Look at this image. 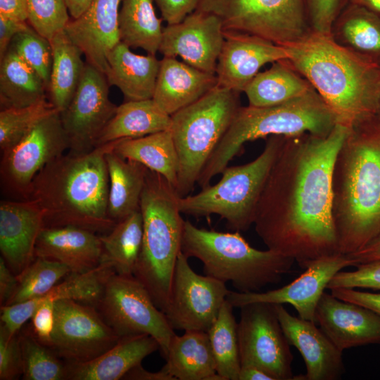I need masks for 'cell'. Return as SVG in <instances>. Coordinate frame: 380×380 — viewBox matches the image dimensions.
Instances as JSON below:
<instances>
[{
  "instance_id": "obj_1",
  "label": "cell",
  "mask_w": 380,
  "mask_h": 380,
  "mask_svg": "<svg viewBox=\"0 0 380 380\" xmlns=\"http://www.w3.org/2000/svg\"><path fill=\"white\" fill-rule=\"evenodd\" d=\"M348 127L285 137L256 207L253 224L267 249L302 268L341 253L332 215V171Z\"/></svg>"
},
{
  "instance_id": "obj_2",
  "label": "cell",
  "mask_w": 380,
  "mask_h": 380,
  "mask_svg": "<svg viewBox=\"0 0 380 380\" xmlns=\"http://www.w3.org/2000/svg\"><path fill=\"white\" fill-rule=\"evenodd\" d=\"M332 215L339 252L350 255L380 234V116L354 120L336 156Z\"/></svg>"
},
{
  "instance_id": "obj_3",
  "label": "cell",
  "mask_w": 380,
  "mask_h": 380,
  "mask_svg": "<svg viewBox=\"0 0 380 380\" xmlns=\"http://www.w3.org/2000/svg\"><path fill=\"white\" fill-rule=\"evenodd\" d=\"M118 141L82 153H64L37 174L26 199L42 210L44 227L74 226L102 234L115 226L108 213L106 155Z\"/></svg>"
},
{
  "instance_id": "obj_4",
  "label": "cell",
  "mask_w": 380,
  "mask_h": 380,
  "mask_svg": "<svg viewBox=\"0 0 380 380\" xmlns=\"http://www.w3.org/2000/svg\"><path fill=\"white\" fill-rule=\"evenodd\" d=\"M288 61L348 127L375 114L380 94V65L337 44L331 34L311 31L286 46Z\"/></svg>"
},
{
  "instance_id": "obj_5",
  "label": "cell",
  "mask_w": 380,
  "mask_h": 380,
  "mask_svg": "<svg viewBox=\"0 0 380 380\" xmlns=\"http://www.w3.org/2000/svg\"><path fill=\"white\" fill-rule=\"evenodd\" d=\"M338 123L336 115L312 89L285 103L269 106H240L226 134L203 167L197 182L201 189L229 165L246 142L272 135L291 137L310 133L326 137Z\"/></svg>"
},
{
  "instance_id": "obj_6",
  "label": "cell",
  "mask_w": 380,
  "mask_h": 380,
  "mask_svg": "<svg viewBox=\"0 0 380 380\" xmlns=\"http://www.w3.org/2000/svg\"><path fill=\"white\" fill-rule=\"evenodd\" d=\"M179 197L165 177L148 169L139 206L143 218L142 246L133 275L163 312L182 251L185 220L178 205Z\"/></svg>"
},
{
  "instance_id": "obj_7",
  "label": "cell",
  "mask_w": 380,
  "mask_h": 380,
  "mask_svg": "<svg viewBox=\"0 0 380 380\" xmlns=\"http://www.w3.org/2000/svg\"><path fill=\"white\" fill-rule=\"evenodd\" d=\"M186 258L203 265L205 275L230 282L239 292H255L279 283L294 260L270 249L252 247L239 232H221L198 228L184 221L182 248Z\"/></svg>"
},
{
  "instance_id": "obj_8",
  "label": "cell",
  "mask_w": 380,
  "mask_h": 380,
  "mask_svg": "<svg viewBox=\"0 0 380 380\" xmlns=\"http://www.w3.org/2000/svg\"><path fill=\"white\" fill-rule=\"evenodd\" d=\"M240 106L239 92L217 85L196 102L171 115L170 130L179 161L175 189L180 197L193 191Z\"/></svg>"
},
{
  "instance_id": "obj_9",
  "label": "cell",
  "mask_w": 380,
  "mask_h": 380,
  "mask_svg": "<svg viewBox=\"0 0 380 380\" xmlns=\"http://www.w3.org/2000/svg\"><path fill=\"white\" fill-rule=\"evenodd\" d=\"M284 138L268 137L255 159L241 165H228L216 184L194 195L179 197L181 213L194 216L217 215L226 220L230 229L247 231L253 224L258 200Z\"/></svg>"
},
{
  "instance_id": "obj_10",
  "label": "cell",
  "mask_w": 380,
  "mask_h": 380,
  "mask_svg": "<svg viewBox=\"0 0 380 380\" xmlns=\"http://www.w3.org/2000/svg\"><path fill=\"white\" fill-rule=\"evenodd\" d=\"M196 9L217 15L224 30L255 35L282 46L312 31L304 0H200Z\"/></svg>"
},
{
  "instance_id": "obj_11",
  "label": "cell",
  "mask_w": 380,
  "mask_h": 380,
  "mask_svg": "<svg viewBox=\"0 0 380 380\" xmlns=\"http://www.w3.org/2000/svg\"><path fill=\"white\" fill-rule=\"evenodd\" d=\"M95 308L120 338L139 334L154 338L165 359L176 334L147 289L134 275L110 274Z\"/></svg>"
},
{
  "instance_id": "obj_12",
  "label": "cell",
  "mask_w": 380,
  "mask_h": 380,
  "mask_svg": "<svg viewBox=\"0 0 380 380\" xmlns=\"http://www.w3.org/2000/svg\"><path fill=\"white\" fill-rule=\"evenodd\" d=\"M237 333L241 366H255L274 380H294L291 344L274 304L252 303L239 308Z\"/></svg>"
},
{
  "instance_id": "obj_13",
  "label": "cell",
  "mask_w": 380,
  "mask_h": 380,
  "mask_svg": "<svg viewBox=\"0 0 380 380\" xmlns=\"http://www.w3.org/2000/svg\"><path fill=\"white\" fill-rule=\"evenodd\" d=\"M229 292L224 282L195 272L181 251L163 313L174 330L207 331Z\"/></svg>"
},
{
  "instance_id": "obj_14",
  "label": "cell",
  "mask_w": 380,
  "mask_h": 380,
  "mask_svg": "<svg viewBox=\"0 0 380 380\" xmlns=\"http://www.w3.org/2000/svg\"><path fill=\"white\" fill-rule=\"evenodd\" d=\"M69 149L60 113L41 120L23 138L1 151V180L11 193L26 199L37 174Z\"/></svg>"
},
{
  "instance_id": "obj_15",
  "label": "cell",
  "mask_w": 380,
  "mask_h": 380,
  "mask_svg": "<svg viewBox=\"0 0 380 380\" xmlns=\"http://www.w3.org/2000/svg\"><path fill=\"white\" fill-rule=\"evenodd\" d=\"M120 338L94 306L72 299L55 302L51 348L66 364L91 360L111 348Z\"/></svg>"
},
{
  "instance_id": "obj_16",
  "label": "cell",
  "mask_w": 380,
  "mask_h": 380,
  "mask_svg": "<svg viewBox=\"0 0 380 380\" xmlns=\"http://www.w3.org/2000/svg\"><path fill=\"white\" fill-rule=\"evenodd\" d=\"M109 87L105 74L86 62L71 101L60 113L69 152L82 153L95 147L97 138L118 106L109 98Z\"/></svg>"
},
{
  "instance_id": "obj_17",
  "label": "cell",
  "mask_w": 380,
  "mask_h": 380,
  "mask_svg": "<svg viewBox=\"0 0 380 380\" xmlns=\"http://www.w3.org/2000/svg\"><path fill=\"white\" fill-rule=\"evenodd\" d=\"M355 265L346 254L325 256L308 263L299 277L281 288L265 292L230 291L227 300L234 308L252 303L289 304L300 317L315 322L317 304L331 278L345 267Z\"/></svg>"
},
{
  "instance_id": "obj_18",
  "label": "cell",
  "mask_w": 380,
  "mask_h": 380,
  "mask_svg": "<svg viewBox=\"0 0 380 380\" xmlns=\"http://www.w3.org/2000/svg\"><path fill=\"white\" fill-rule=\"evenodd\" d=\"M224 41L221 19L196 9L182 21L163 28L158 51L164 57L179 56L186 64L215 75Z\"/></svg>"
},
{
  "instance_id": "obj_19",
  "label": "cell",
  "mask_w": 380,
  "mask_h": 380,
  "mask_svg": "<svg viewBox=\"0 0 380 380\" xmlns=\"http://www.w3.org/2000/svg\"><path fill=\"white\" fill-rule=\"evenodd\" d=\"M289 58L286 46L255 35L224 30L215 70L217 85L240 93L264 65Z\"/></svg>"
},
{
  "instance_id": "obj_20",
  "label": "cell",
  "mask_w": 380,
  "mask_h": 380,
  "mask_svg": "<svg viewBox=\"0 0 380 380\" xmlns=\"http://www.w3.org/2000/svg\"><path fill=\"white\" fill-rule=\"evenodd\" d=\"M276 312L291 346L301 354L306 373L295 376L296 380H338L345 373L343 351L318 328L315 322L290 314L281 304L274 305Z\"/></svg>"
},
{
  "instance_id": "obj_21",
  "label": "cell",
  "mask_w": 380,
  "mask_h": 380,
  "mask_svg": "<svg viewBox=\"0 0 380 380\" xmlns=\"http://www.w3.org/2000/svg\"><path fill=\"white\" fill-rule=\"evenodd\" d=\"M315 323L341 351L380 344V315L325 291L316 308Z\"/></svg>"
},
{
  "instance_id": "obj_22",
  "label": "cell",
  "mask_w": 380,
  "mask_h": 380,
  "mask_svg": "<svg viewBox=\"0 0 380 380\" xmlns=\"http://www.w3.org/2000/svg\"><path fill=\"white\" fill-rule=\"evenodd\" d=\"M44 227V213L30 199L1 201L0 251L8 267L20 274L34 259L37 237Z\"/></svg>"
},
{
  "instance_id": "obj_23",
  "label": "cell",
  "mask_w": 380,
  "mask_h": 380,
  "mask_svg": "<svg viewBox=\"0 0 380 380\" xmlns=\"http://www.w3.org/2000/svg\"><path fill=\"white\" fill-rule=\"evenodd\" d=\"M122 0H93L78 18L65 28L81 49L87 63L105 72L108 52L120 42L119 12Z\"/></svg>"
},
{
  "instance_id": "obj_24",
  "label": "cell",
  "mask_w": 380,
  "mask_h": 380,
  "mask_svg": "<svg viewBox=\"0 0 380 380\" xmlns=\"http://www.w3.org/2000/svg\"><path fill=\"white\" fill-rule=\"evenodd\" d=\"M114 272L108 263L101 262L91 271L80 274L70 273L44 296L1 306V324L8 334H16L44 300L56 302L72 299L96 307L107 279Z\"/></svg>"
},
{
  "instance_id": "obj_25",
  "label": "cell",
  "mask_w": 380,
  "mask_h": 380,
  "mask_svg": "<svg viewBox=\"0 0 380 380\" xmlns=\"http://www.w3.org/2000/svg\"><path fill=\"white\" fill-rule=\"evenodd\" d=\"M102 254L99 234L74 226L44 227L34 251L35 257L61 262L75 274L96 268Z\"/></svg>"
},
{
  "instance_id": "obj_26",
  "label": "cell",
  "mask_w": 380,
  "mask_h": 380,
  "mask_svg": "<svg viewBox=\"0 0 380 380\" xmlns=\"http://www.w3.org/2000/svg\"><path fill=\"white\" fill-rule=\"evenodd\" d=\"M217 85L215 74L198 70L176 58L163 57L152 99L171 115L196 102Z\"/></svg>"
},
{
  "instance_id": "obj_27",
  "label": "cell",
  "mask_w": 380,
  "mask_h": 380,
  "mask_svg": "<svg viewBox=\"0 0 380 380\" xmlns=\"http://www.w3.org/2000/svg\"><path fill=\"white\" fill-rule=\"evenodd\" d=\"M160 349L148 334L122 337L111 348L88 362L66 364L65 380H118Z\"/></svg>"
},
{
  "instance_id": "obj_28",
  "label": "cell",
  "mask_w": 380,
  "mask_h": 380,
  "mask_svg": "<svg viewBox=\"0 0 380 380\" xmlns=\"http://www.w3.org/2000/svg\"><path fill=\"white\" fill-rule=\"evenodd\" d=\"M118 43L107 55L105 75L110 86L122 93L125 101L153 98L160 60L156 55H138Z\"/></svg>"
},
{
  "instance_id": "obj_29",
  "label": "cell",
  "mask_w": 380,
  "mask_h": 380,
  "mask_svg": "<svg viewBox=\"0 0 380 380\" xmlns=\"http://www.w3.org/2000/svg\"><path fill=\"white\" fill-rule=\"evenodd\" d=\"M163 371L175 380H223L216 365L207 331H186L175 335Z\"/></svg>"
},
{
  "instance_id": "obj_30",
  "label": "cell",
  "mask_w": 380,
  "mask_h": 380,
  "mask_svg": "<svg viewBox=\"0 0 380 380\" xmlns=\"http://www.w3.org/2000/svg\"><path fill=\"white\" fill-rule=\"evenodd\" d=\"M171 115L153 99L125 101L100 133L95 147L123 139L139 138L171 128Z\"/></svg>"
},
{
  "instance_id": "obj_31",
  "label": "cell",
  "mask_w": 380,
  "mask_h": 380,
  "mask_svg": "<svg viewBox=\"0 0 380 380\" xmlns=\"http://www.w3.org/2000/svg\"><path fill=\"white\" fill-rule=\"evenodd\" d=\"M106 160L109 179L108 213L116 223L140 209L148 168L122 158L114 148L106 153Z\"/></svg>"
},
{
  "instance_id": "obj_32",
  "label": "cell",
  "mask_w": 380,
  "mask_h": 380,
  "mask_svg": "<svg viewBox=\"0 0 380 380\" xmlns=\"http://www.w3.org/2000/svg\"><path fill=\"white\" fill-rule=\"evenodd\" d=\"M331 36L339 45L380 65V15L347 3L334 20Z\"/></svg>"
},
{
  "instance_id": "obj_33",
  "label": "cell",
  "mask_w": 380,
  "mask_h": 380,
  "mask_svg": "<svg viewBox=\"0 0 380 380\" xmlns=\"http://www.w3.org/2000/svg\"><path fill=\"white\" fill-rule=\"evenodd\" d=\"M314 88L298 72L288 59L272 63L258 72L245 87L249 106L269 107L300 97Z\"/></svg>"
},
{
  "instance_id": "obj_34",
  "label": "cell",
  "mask_w": 380,
  "mask_h": 380,
  "mask_svg": "<svg viewBox=\"0 0 380 380\" xmlns=\"http://www.w3.org/2000/svg\"><path fill=\"white\" fill-rule=\"evenodd\" d=\"M52 65L48 89L49 101L59 112L71 101L82 77L86 63L81 49L64 30L51 40Z\"/></svg>"
},
{
  "instance_id": "obj_35",
  "label": "cell",
  "mask_w": 380,
  "mask_h": 380,
  "mask_svg": "<svg viewBox=\"0 0 380 380\" xmlns=\"http://www.w3.org/2000/svg\"><path fill=\"white\" fill-rule=\"evenodd\" d=\"M114 151L124 158L137 161L160 174L176 188L179 161L170 129L142 137L118 140Z\"/></svg>"
},
{
  "instance_id": "obj_36",
  "label": "cell",
  "mask_w": 380,
  "mask_h": 380,
  "mask_svg": "<svg viewBox=\"0 0 380 380\" xmlns=\"http://www.w3.org/2000/svg\"><path fill=\"white\" fill-rule=\"evenodd\" d=\"M48 87L42 77L8 49L0 60L1 110L22 108L46 100Z\"/></svg>"
},
{
  "instance_id": "obj_37",
  "label": "cell",
  "mask_w": 380,
  "mask_h": 380,
  "mask_svg": "<svg viewBox=\"0 0 380 380\" xmlns=\"http://www.w3.org/2000/svg\"><path fill=\"white\" fill-rule=\"evenodd\" d=\"M99 237L103 248L101 262L108 263L116 274L133 275L143 240L140 209L116 222L108 232L99 234Z\"/></svg>"
},
{
  "instance_id": "obj_38",
  "label": "cell",
  "mask_w": 380,
  "mask_h": 380,
  "mask_svg": "<svg viewBox=\"0 0 380 380\" xmlns=\"http://www.w3.org/2000/svg\"><path fill=\"white\" fill-rule=\"evenodd\" d=\"M161 21L152 0H122L118 19L120 42L156 55L162 39Z\"/></svg>"
},
{
  "instance_id": "obj_39",
  "label": "cell",
  "mask_w": 380,
  "mask_h": 380,
  "mask_svg": "<svg viewBox=\"0 0 380 380\" xmlns=\"http://www.w3.org/2000/svg\"><path fill=\"white\" fill-rule=\"evenodd\" d=\"M233 308L226 299L216 319L207 331L216 371L223 380H239L241 369L238 322Z\"/></svg>"
},
{
  "instance_id": "obj_40",
  "label": "cell",
  "mask_w": 380,
  "mask_h": 380,
  "mask_svg": "<svg viewBox=\"0 0 380 380\" xmlns=\"http://www.w3.org/2000/svg\"><path fill=\"white\" fill-rule=\"evenodd\" d=\"M23 360V379L65 380L66 364L50 347L39 341L30 327L18 333Z\"/></svg>"
},
{
  "instance_id": "obj_41",
  "label": "cell",
  "mask_w": 380,
  "mask_h": 380,
  "mask_svg": "<svg viewBox=\"0 0 380 380\" xmlns=\"http://www.w3.org/2000/svg\"><path fill=\"white\" fill-rule=\"evenodd\" d=\"M70 273V269L61 262L35 257L32 262L17 275L18 288L6 305L44 296Z\"/></svg>"
},
{
  "instance_id": "obj_42",
  "label": "cell",
  "mask_w": 380,
  "mask_h": 380,
  "mask_svg": "<svg viewBox=\"0 0 380 380\" xmlns=\"http://www.w3.org/2000/svg\"><path fill=\"white\" fill-rule=\"evenodd\" d=\"M47 100L22 108L0 111V148L11 147L23 138L41 120L56 111Z\"/></svg>"
},
{
  "instance_id": "obj_43",
  "label": "cell",
  "mask_w": 380,
  "mask_h": 380,
  "mask_svg": "<svg viewBox=\"0 0 380 380\" xmlns=\"http://www.w3.org/2000/svg\"><path fill=\"white\" fill-rule=\"evenodd\" d=\"M9 49L42 77L49 89L53 56L50 40L28 23L14 37Z\"/></svg>"
},
{
  "instance_id": "obj_44",
  "label": "cell",
  "mask_w": 380,
  "mask_h": 380,
  "mask_svg": "<svg viewBox=\"0 0 380 380\" xmlns=\"http://www.w3.org/2000/svg\"><path fill=\"white\" fill-rule=\"evenodd\" d=\"M27 14L30 25L49 40L71 19L64 0H27Z\"/></svg>"
},
{
  "instance_id": "obj_45",
  "label": "cell",
  "mask_w": 380,
  "mask_h": 380,
  "mask_svg": "<svg viewBox=\"0 0 380 380\" xmlns=\"http://www.w3.org/2000/svg\"><path fill=\"white\" fill-rule=\"evenodd\" d=\"M355 270L336 273L327 289L336 288H365L380 290V260L360 263Z\"/></svg>"
},
{
  "instance_id": "obj_46",
  "label": "cell",
  "mask_w": 380,
  "mask_h": 380,
  "mask_svg": "<svg viewBox=\"0 0 380 380\" xmlns=\"http://www.w3.org/2000/svg\"><path fill=\"white\" fill-rule=\"evenodd\" d=\"M312 31L331 34L332 25L347 0H304Z\"/></svg>"
},
{
  "instance_id": "obj_47",
  "label": "cell",
  "mask_w": 380,
  "mask_h": 380,
  "mask_svg": "<svg viewBox=\"0 0 380 380\" xmlns=\"http://www.w3.org/2000/svg\"><path fill=\"white\" fill-rule=\"evenodd\" d=\"M23 374V360L18 334H8L0 325V379L14 380Z\"/></svg>"
},
{
  "instance_id": "obj_48",
  "label": "cell",
  "mask_w": 380,
  "mask_h": 380,
  "mask_svg": "<svg viewBox=\"0 0 380 380\" xmlns=\"http://www.w3.org/2000/svg\"><path fill=\"white\" fill-rule=\"evenodd\" d=\"M30 319V328L34 336L42 343L51 348L55 325V302L43 301Z\"/></svg>"
},
{
  "instance_id": "obj_49",
  "label": "cell",
  "mask_w": 380,
  "mask_h": 380,
  "mask_svg": "<svg viewBox=\"0 0 380 380\" xmlns=\"http://www.w3.org/2000/svg\"><path fill=\"white\" fill-rule=\"evenodd\" d=\"M167 25L182 21L196 10L200 0H154Z\"/></svg>"
},
{
  "instance_id": "obj_50",
  "label": "cell",
  "mask_w": 380,
  "mask_h": 380,
  "mask_svg": "<svg viewBox=\"0 0 380 380\" xmlns=\"http://www.w3.org/2000/svg\"><path fill=\"white\" fill-rule=\"evenodd\" d=\"M330 291L338 299L362 305L380 315V292L360 291L348 288H336Z\"/></svg>"
},
{
  "instance_id": "obj_51",
  "label": "cell",
  "mask_w": 380,
  "mask_h": 380,
  "mask_svg": "<svg viewBox=\"0 0 380 380\" xmlns=\"http://www.w3.org/2000/svg\"><path fill=\"white\" fill-rule=\"evenodd\" d=\"M27 24V21L16 20L0 15V60L6 55L14 37Z\"/></svg>"
},
{
  "instance_id": "obj_52",
  "label": "cell",
  "mask_w": 380,
  "mask_h": 380,
  "mask_svg": "<svg viewBox=\"0 0 380 380\" xmlns=\"http://www.w3.org/2000/svg\"><path fill=\"white\" fill-rule=\"evenodd\" d=\"M18 285V279L6 265L4 258H0V304L6 305L14 295Z\"/></svg>"
},
{
  "instance_id": "obj_53",
  "label": "cell",
  "mask_w": 380,
  "mask_h": 380,
  "mask_svg": "<svg viewBox=\"0 0 380 380\" xmlns=\"http://www.w3.org/2000/svg\"><path fill=\"white\" fill-rule=\"evenodd\" d=\"M0 15L27 21V0H0Z\"/></svg>"
},
{
  "instance_id": "obj_54",
  "label": "cell",
  "mask_w": 380,
  "mask_h": 380,
  "mask_svg": "<svg viewBox=\"0 0 380 380\" xmlns=\"http://www.w3.org/2000/svg\"><path fill=\"white\" fill-rule=\"evenodd\" d=\"M348 255L356 265L380 260V234L362 249Z\"/></svg>"
},
{
  "instance_id": "obj_55",
  "label": "cell",
  "mask_w": 380,
  "mask_h": 380,
  "mask_svg": "<svg viewBox=\"0 0 380 380\" xmlns=\"http://www.w3.org/2000/svg\"><path fill=\"white\" fill-rule=\"evenodd\" d=\"M123 379L131 380H175V379L163 371L162 369L158 372H149L145 369L141 364H139L129 370L124 376Z\"/></svg>"
},
{
  "instance_id": "obj_56",
  "label": "cell",
  "mask_w": 380,
  "mask_h": 380,
  "mask_svg": "<svg viewBox=\"0 0 380 380\" xmlns=\"http://www.w3.org/2000/svg\"><path fill=\"white\" fill-rule=\"evenodd\" d=\"M239 380H274V379L262 368L248 365L241 367Z\"/></svg>"
},
{
  "instance_id": "obj_57",
  "label": "cell",
  "mask_w": 380,
  "mask_h": 380,
  "mask_svg": "<svg viewBox=\"0 0 380 380\" xmlns=\"http://www.w3.org/2000/svg\"><path fill=\"white\" fill-rule=\"evenodd\" d=\"M71 19H77L89 8L93 0H64Z\"/></svg>"
},
{
  "instance_id": "obj_58",
  "label": "cell",
  "mask_w": 380,
  "mask_h": 380,
  "mask_svg": "<svg viewBox=\"0 0 380 380\" xmlns=\"http://www.w3.org/2000/svg\"><path fill=\"white\" fill-rule=\"evenodd\" d=\"M347 3L362 6L380 15V0H347Z\"/></svg>"
},
{
  "instance_id": "obj_59",
  "label": "cell",
  "mask_w": 380,
  "mask_h": 380,
  "mask_svg": "<svg viewBox=\"0 0 380 380\" xmlns=\"http://www.w3.org/2000/svg\"><path fill=\"white\" fill-rule=\"evenodd\" d=\"M375 114L380 116V94H379V99H378V101H377Z\"/></svg>"
}]
</instances>
